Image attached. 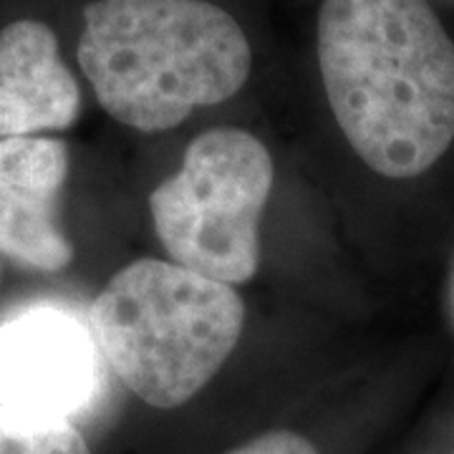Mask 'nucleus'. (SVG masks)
Segmentation results:
<instances>
[{
    "mask_svg": "<svg viewBox=\"0 0 454 454\" xmlns=\"http://www.w3.org/2000/svg\"><path fill=\"white\" fill-rule=\"evenodd\" d=\"M444 454H454V447H452V450H450V452H444Z\"/></svg>",
    "mask_w": 454,
    "mask_h": 454,
    "instance_id": "nucleus-10",
    "label": "nucleus"
},
{
    "mask_svg": "<svg viewBox=\"0 0 454 454\" xmlns=\"http://www.w3.org/2000/svg\"><path fill=\"white\" fill-rule=\"evenodd\" d=\"M223 454H325L324 444L301 429L276 427L268 432H260L255 437L238 442Z\"/></svg>",
    "mask_w": 454,
    "mask_h": 454,
    "instance_id": "nucleus-9",
    "label": "nucleus"
},
{
    "mask_svg": "<svg viewBox=\"0 0 454 454\" xmlns=\"http://www.w3.org/2000/svg\"><path fill=\"white\" fill-rule=\"evenodd\" d=\"M76 53L104 112L146 134L232 98L253 68L240 23L207 0H94Z\"/></svg>",
    "mask_w": 454,
    "mask_h": 454,
    "instance_id": "nucleus-2",
    "label": "nucleus"
},
{
    "mask_svg": "<svg viewBox=\"0 0 454 454\" xmlns=\"http://www.w3.org/2000/svg\"><path fill=\"white\" fill-rule=\"evenodd\" d=\"M318 66L343 137L381 177H419L452 146L454 41L427 0H324Z\"/></svg>",
    "mask_w": 454,
    "mask_h": 454,
    "instance_id": "nucleus-1",
    "label": "nucleus"
},
{
    "mask_svg": "<svg viewBox=\"0 0 454 454\" xmlns=\"http://www.w3.org/2000/svg\"><path fill=\"white\" fill-rule=\"evenodd\" d=\"M68 146L53 137L0 142V255L28 270L56 273L71 265L74 245L59 223L68 177Z\"/></svg>",
    "mask_w": 454,
    "mask_h": 454,
    "instance_id": "nucleus-6",
    "label": "nucleus"
},
{
    "mask_svg": "<svg viewBox=\"0 0 454 454\" xmlns=\"http://www.w3.org/2000/svg\"><path fill=\"white\" fill-rule=\"evenodd\" d=\"M0 454H94L76 422L41 419L0 406Z\"/></svg>",
    "mask_w": 454,
    "mask_h": 454,
    "instance_id": "nucleus-8",
    "label": "nucleus"
},
{
    "mask_svg": "<svg viewBox=\"0 0 454 454\" xmlns=\"http://www.w3.org/2000/svg\"><path fill=\"white\" fill-rule=\"evenodd\" d=\"M245 324L232 286L167 260L121 268L91 306L98 351L146 406L195 399L235 351Z\"/></svg>",
    "mask_w": 454,
    "mask_h": 454,
    "instance_id": "nucleus-3",
    "label": "nucleus"
},
{
    "mask_svg": "<svg viewBox=\"0 0 454 454\" xmlns=\"http://www.w3.org/2000/svg\"><path fill=\"white\" fill-rule=\"evenodd\" d=\"M79 114L82 89L53 28L33 18L0 28V142L68 129Z\"/></svg>",
    "mask_w": 454,
    "mask_h": 454,
    "instance_id": "nucleus-7",
    "label": "nucleus"
},
{
    "mask_svg": "<svg viewBox=\"0 0 454 454\" xmlns=\"http://www.w3.org/2000/svg\"><path fill=\"white\" fill-rule=\"evenodd\" d=\"M97 351L86 328L56 309L26 310L0 325V406L74 422L94 402Z\"/></svg>",
    "mask_w": 454,
    "mask_h": 454,
    "instance_id": "nucleus-5",
    "label": "nucleus"
},
{
    "mask_svg": "<svg viewBox=\"0 0 454 454\" xmlns=\"http://www.w3.org/2000/svg\"><path fill=\"white\" fill-rule=\"evenodd\" d=\"M268 146L243 129H210L187 146L175 177L149 197L172 262L227 286L258 273V225L273 190Z\"/></svg>",
    "mask_w": 454,
    "mask_h": 454,
    "instance_id": "nucleus-4",
    "label": "nucleus"
},
{
    "mask_svg": "<svg viewBox=\"0 0 454 454\" xmlns=\"http://www.w3.org/2000/svg\"><path fill=\"white\" fill-rule=\"evenodd\" d=\"M0 278H3V270H0Z\"/></svg>",
    "mask_w": 454,
    "mask_h": 454,
    "instance_id": "nucleus-11",
    "label": "nucleus"
}]
</instances>
